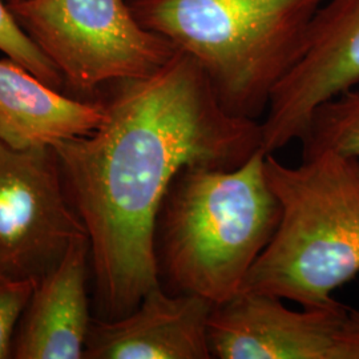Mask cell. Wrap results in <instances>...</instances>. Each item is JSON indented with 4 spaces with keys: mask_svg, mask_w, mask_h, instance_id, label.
Wrapping results in <instances>:
<instances>
[{
    "mask_svg": "<svg viewBox=\"0 0 359 359\" xmlns=\"http://www.w3.org/2000/svg\"><path fill=\"white\" fill-rule=\"evenodd\" d=\"M0 52L52 88L65 87L57 68L19 26L6 0H0Z\"/></svg>",
    "mask_w": 359,
    "mask_h": 359,
    "instance_id": "13",
    "label": "cell"
},
{
    "mask_svg": "<svg viewBox=\"0 0 359 359\" xmlns=\"http://www.w3.org/2000/svg\"><path fill=\"white\" fill-rule=\"evenodd\" d=\"M19 26L51 60L65 86L93 95L148 76L177 53L142 27L129 0H22L7 3Z\"/></svg>",
    "mask_w": 359,
    "mask_h": 359,
    "instance_id": "5",
    "label": "cell"
},
{
    "mask_svg": "<svg viewBox=\"0 0 359 359\" xmlns=\"http://www.w3.org/2000/svg\"><path fill=\"white\" fill-rule=\"evenodd\" d=\"M323 1L129 0V6L142 27L198 63L226 111L259 120L299 62Z\"/></svg>",
    "mask_w": 359,
    "mask_h": 359,
    "instance_id": "4",
    "label": "cell"
},
{
    "mask_svg": "<svg viewBox=\"0 0 359 359\" xmlns=\"http://www.w3.org/2000/svg\"><path fill=\"white\" fill-rule=\"evenodd\" d=\"M36 283L0 271V359L13 358V338Z\"/></svg>",
    "mask_w": 359,
    "mask_h": 359,
    "instance_id": "14",
    "label": "cell"
},
{
    "mask_svg": "<svg viewBox=\"0 0 359 359\" xmlns=\"http://www.w3.org/2000/svg\"><path fill=\"white\" fill-rule=\"evenodd\" d=\"M7 3H13V1H22V0H6Z\"/></svg>",
    "mask_w": 359,
    "mask_h": 359,
    "instance_id": "15",
    "label": "cell"
},
{
    "mask_svg": "<svg viewBox=\"0 0 359 359\" xmlns=\"http://www.w3.org/2000/svg\"><path fill=\"white\" fill-rule=\"evenodd\" d=\"M299 142L302 156L333 151L359 158V86L321 104Z\"/></svg>",
    "mask_w": 359,
    "mask_h": 359,
    "instance_id": "12",
    "label": "cell"
},
{
    "mask_svg": "<svg viewBox=\"0 0 359 359\" xmlns=\"http://www.w3.org/2000/svg\"><path fill=\"white\" fill-rule=\"evenodd\" d=\"M103 100L71 97L11 59H0V140L25 149L55 147L103 123Z\"/></svg>",
    "mask_w": 359,
    "mask_h": 359,
    "instance_id": "11",
    "label": "cell"
},
{
    "mask_svg": "<svg viewBox=\"0 0 359 359\" xmlns=\"http://www.w3.org/2000/svg\"><path fill=\"white\" fill-rule=\"evenodd\" d=\"M258 149L233 169L187 167L172 182L156 226L160 283L221 306L244 292L278 226L281 208Z\"/></svg>",
    "mask_w": 359,
    "mask_h": 359,
    "instance_id": "2",
    "label": "cell"
},
{
    "mask_svg": "<svg viewBox=\"0 0 359 359\" xmlns=\"http://www.w3.org/2000/svg\"><path fill=\"white\" fill-rule=\"evenodd\" d=\"M265 173L281 216L244 292L332 306L359 273V158L321 151L289 167L266 154Z\"/></svg>",
    "mask_w": 359,
    "mask_h": 359,
    "instance_id": "3",
    "label": "cell"
},
{
    "mask_svg": "<svg viewBox=\"0 0 359 359\" xmlns=\"http://www.w3.org/2000/svg\"><path fill=\"white\" fill-rule=\"evenodd\" d=\"M109 87L103 123L53 147L88 236L103 320L128 314L160 285L156 226L180 172L233 169L262 149L261 120L226 111L184 52L148 76Z\"/></svg>",
    "mask_w": 359,
    "mask_h": 359,
    "instance_id": "1",
    "label": "cell"
},
{
    "mask_svg": "<svg viewBox=\"0 0 359 359\" xmlns=\"http://www.w3.org/2000/svg\"><path fill=\"white\" fill-rule=\"evenodd\" d=\"M215 305L198 295L170 293L160 285L130 313L93 318L84 359H210Z\"/></svg>",
    "mask_w": 359,
    "mask_h": 359,
    "instance_id": "9",
    "label": "cell"
},
{
    "mask_svg": "<svg viewBox=\"0 0 359 359\" xmlns=\"http://www.w3.org/2000/svg\"><path fill=\"white\" fill-rule=\"evenodd\" d=\"M90 265V241L83 236L38 280L13 338V358H84L93 320L87 286Z\"/></svg>",
    "mask_w": 359,
    "mask_h": 359,
    "instance_id": "10",
    "label": "cell"
},
{
    "mask_svg": "<svg viewBox=\"0 0 359 359\" xmlns=\"http://www.w3.org/2000/svg\"><path fill=\"white\" fill-rule=\"evenodd\" d=\"M359 86V0H325L305 51L270 97L261 120L266 154L299 140L313 112Z\"/></svg>",
    "mask_w": 359,
    "mask_h": 359,
    "instance_id": "8",
    "label": "cell"
},
{
    "mask_svg": "<svg viewBox=\"0 0 359 359\" xmlns=\"http://www.w3.org/2000/svg\"><path fill=\"white\" fill-rule=\"evenodd\" d=\"M209 339L213 358L359 359V309L292 310L281 298L243 292L215 308Z\"/></svg>",
    "mask_w": 359,
    "mask_h": 359,
    "instance_id": "7",
    "label": "cell"
},
{
    "mask_svg": "<svg viewBox=\"0 0 359 359\" xmlns=\"http://www.w3.org/2000/svg\"><path fill=\"white\" fill-rule=\"evenodd\" d=\"M83 236L55 148L0 140V271L38 281Z\"/></svg>",
    "mask_w": 359,
    "mask_h": 359,
    "instance_id": "6",
    "label": "cell"
}]
</instances>
